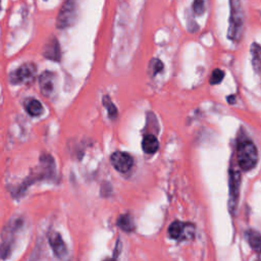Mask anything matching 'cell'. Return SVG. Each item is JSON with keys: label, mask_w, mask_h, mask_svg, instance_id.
<instances>
[{"label": "cell", "mask_w": 261, "mask_h": 261, "mask_svg": "<svg viewBox=\"0 0 261 261\" xmlns=\"http://www.w3.org/2000/svg\"><path fill=\"white\" fill-rule=\"evenodd\" d=\"M251 55H252V65L254 71L261 75V46L257 43L251 45Z\"/></svg>", "instance_id": "4fadbf2b"}, {"label": "cell", "mask_w": 261, "mask_h": 261, "mask_svg": "<svg viewBox=\"0 0 261 261\" xmlns=\"http://www.w3.org/2000/svg\"><path fill=\"white\" fill-rule=\"evenodd\" d=\"M163 69V65L159 60H152L149 65V73L151 76H154L161 72Z\"/></svg>", "instance_id": "e0dca14e"}, {"label": "cell", "mask_w": 261, "mask_h": 261, "mask_svg": "<svg viewBox=\"0 0 261 261\" xmlns=\"http://www.w3.org/2000/svg\"><path fill=\"white\" fill-rule=\"evenodd\" d=\"M237 160L244 171L253 169L258 163V150L248 138H240L237 144Z\"/></svg>", "instance_id": "6da1fadb"}, {"label": "cell", "mask_w": 261, "mask_h": 261, "mask_svg": "<svg viewBox=\"0 0 261 261\" xmlns=\"http://www.w3.org/2000/svg\"><path fill=\"white\" fill-rule=\"evenodd\" d=\"M241 187V173L236 168L229 169V200H228V208L231 213H235L240 194Z\"/></svg>", "instance_id": "3957f363"}, {"label": "cell", "mask_w": 261, "mask_h": 261, "mask_svg": "<svg viewBox=\"0 0 261 261\" xmlns=\"http://www.w3.org/2000/svg\"><path fill=\"white\" fill-rule=\"evenodd\" d=\"M77 19V9L73 0H67L64 4L59 17L56 20V26L60 29H66L71 27Z\"/></svg>", "instance_id": "5b68a950"}, {"label": "cell", "mask_w": 261, "mask_h": 261, "mask_svg": "<svg viewBox=\"0 0 261 261\" xmlns=\"http://www.w3.org/2000/svg\"><path fill=\"white\" fill-rule=\"evenodd\" d=\"M247 241L251 249L256 253L261 255V235L254 229H249L246 233Z\"/></svg>", "instance_id": "7c38bea8"}, {"label": "cell", "mask_w": 261, "mask_h": 261, "mask_svg": "<svg viewBox=\"0 0 261 261\" xmlns=\"http://www.w3.org/2000/svg\"><path fill=\"white\" fill-rule=\"evenodd\" d=\"M158 148L159 143L154 135H147L144 137L142 142V149L145 153L154 154L155 152H157Z\"/></svg>", "instance_id": "8fae6325"}, {"label": "cell", "mask_w": 261, "mask_h": 261, "mask_svg": "<svg viewBox=\"0 0 261 261\" xmlns=\"http://www.w3.org/2000/svg\"><path fill=\"white\" fill-rule=\"evenodd\" d=\"M48 240H49V244H50L55 256H57L59 258H64L67 256V254H68L67 246L59 233H56V231H52L48 237Z\"/></svg>", "instance_id": "9c48e42d"}, {"label": "cell", "mask_w": 261, "mask_h": 261, "mask_svg": "<svg viewBox=\"0 0 261 261\" xmlns=\"http://www.w3.org/2000/svg\"><path fill=\"white\" fill-rule=\"evenodd\" d=\"M229 10L227 38L234 42H239L244 31V12L240 0H229Z\"/></svg>", "instance_id": "7a4b0ae2"}, {"label": "cell", "mask_w": 261, "mask_h": 261, "mask_svg": "<svg viewBox=\"0 0 261 261\" xmlns=\"http://www.w3.org/2000/svg\"><path fill=\"white\" fill-rule=\"evenodd\" d=\"M168 235L171 239L175 240L192 239L195 235V226L192 223L175 221L169 225Z\"/></svg>", "instance_id": "8992f818"}, {"label": "cell", "mask_w": 261, "mask_h": 261, "mask_svg": "<svg viewBox=\"0 0 261 261\" xmlns=\"http://www.w3.org/2000/svg\"><path fill=\"white\" fill-rule=\"evenodd\" d=\"M110 161L115 169L123 173L128 172L133 166V158L126 152H114L110 157Z\"/></svg>", "instance_id": "52a82bcc"}, {"label": "cell", "mask_w": 261, "mask_h": 261, "mask_svg": "<svg viewBox=\"0 0 261 261\" xmlns=\"http://www.w3.org/2000/svg\"><path fill=\"white\" fill-rule=\"evenodd\" d=\"M118 225L125 231H132L135 228L134 220H133L132 216L129 214L122 215L118 220Z\"/></svg>", "instance_id": "9a60e30c"}, {"label": "cell", "mask_w": 261, "mask_h": 261, "mask_svg": "<svg viewBox=\"0 0 261 261\" xmlns=\"http://www.w3.org/2000/svg\"><path fill=\"white\" fill-rule=\"evenodd\" d=\"M26 109L32 117H39L40 114L43 113V105L36 99L29 101L26 105Z\"/></svg>", "instance_id": "5bb4252c"}, {"label": "cell", "mask_w": 261, "mask_h": 261, "mask_svg": "<svg viewBox=\"0 0 261 261\" xmlns=\"http://www.w3.org/2000/svg\"><path fill=\"white\" fill-rule=\"evenodd\" d=\"M193 9L196 15H202L205 11V4L204 0H194V5H193Z\"/></svg>", "instance_id": "d6986e66"}, {"label": "cell", "mask_w": 261, "mask_h": 261, "mask_svg": "<svg viewBox=\"0 0 261 261\" xmlns=\"http://www.w3.org/2000/svg\"><path fill=\"white\" fill-rule=\"evenodd\" d=\"M103 104L105 106V108L107 109L108 115L111 120L117 119L118 117V109L115 107V105L112 103V101L110 100V98L108 96H104L103 97Z\"/></svg>", "instance_id": "2e32d148"}, {"label": "cell", "mask_w": 261, "mask_h": 261, "mask_svg": "<svg viewBox=\"0 0 261 261\" xmlns=\"http://www.w3.org/2000/svg\"><path fill=\"white\" fill-rule=\"evenodd\" d=\"M43 55L47 60L53 61V62H60L61 61V47L59 42L55 39L49 40L43 49Z\"/></svg>", "instance_id": "30bf717a"}, {"label": "cell", "mask_w": 261, "mask_h": 261, "mask_svg": "<svg viewBox=\"0 0 261 261\" xmlns=\"http://www.w3.org/2000/svg\"><path fill=\"white\" fill-rule=\"evenodd\" d=\"M37 74V68L34 64L28 63L21 66L18 70L13 72L10 76V81L14 85L30 84L34 82Z\"/></svg>", "instance_id": "277c9868"}, {"label": "cell", "mask_w": 261, "mask_h": 261, "mask_svg": "<svg viewBox=\"0 0 261 261\" xmlns=\"http://www.w3.org/2000/svg\"><path fill=\"white\" fill-rule=\"evenodd\" d=\"M55 75L51 72H44L39 78L40 91L45 97H50L55 88Z\"/></svg>", "instance_id": "ba28073f"}, {"label": "cell", "mask_w": 261, "mask_h": 261, "mask_svg": "<svg viewBox=\"0 0 261 261\" xmlns=\"http://www.w3.org/2000/svg\"><path fill=\"white\" fill-rule=\"evenodd\" d=\"M224 78V73L219 70V69H216L212 72V75H211V78H210V84L211 85H217L219 84Z\"/></svg>", "instance_id": "ac0fdd59"}]
</instances>
